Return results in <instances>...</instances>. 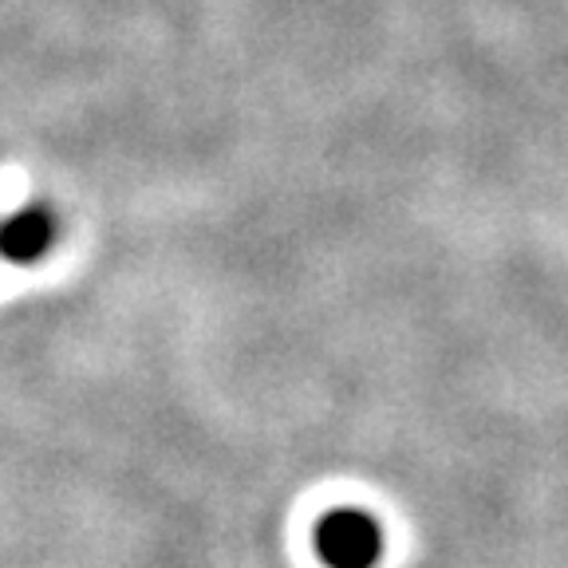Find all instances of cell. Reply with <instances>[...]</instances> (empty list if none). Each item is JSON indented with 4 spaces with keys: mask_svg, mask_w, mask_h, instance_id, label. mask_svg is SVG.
Listing matches in <instances>:
<instances>
[{
    "mask_svg": "<svg viewBox=\"0 0 568 568\" xmlns=\"http://www.w3.org/2000/svg\"><path fill=\"white\" fill-rule=\"evenodd\" d=\"M312 545L328 568H375L383 557V529L364 509H332L312 529Z\"/></svg>",
    "mask_w": 568,
    "mask_h": 568,
    "instance_id": "1",
    "label": "cell"
},
{
    "mask_svg": "<svg viewBox=\"0 0 568 568\" xmlns=\"http://www.w3.org/2000/svg\"><path fill=\"white\" fill-rule=\"evenodd\" d=\"M55 225L52 213L40 210V205H28V210L9 213L0 222V257L12 261V265H32L52 248Z\"/></svg>",
    "mask_w": 568,
    "mask_h": 568,
    "instance_id": "2",
    "label": "cell"
}]
</instances>
